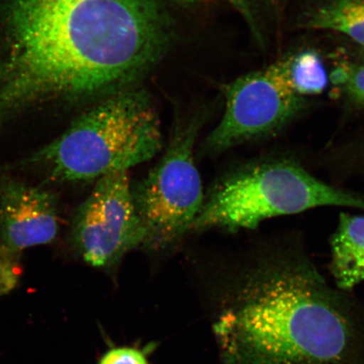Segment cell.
Listing matches in <instances>:
<instances>
[{"mask_svg": "<svg viewBox=\"0 0 364 364\" xmlns=\"http://www.w3.org/2000/svg\"><path fill=\"white\" fill-rule=\"evenodd\" d=\"M171 39L166 0H0V127L122 90Z\"/></svg>", "mask_w": 364, "mask_h": 364, "instance_id": "1", "label": "cell"}, {"mask_svg": "<svg viewBox=\"0 0 364 364\" xmlns=\"http://www.w3.org/2000/svg\"><path fill=\"white\" fill-rule=\"evenodd\" d=\"M215 325L228 364H353L358 303L331 286L297 231L255 235L228 269Z\"/></svg>", "mask_w": 364, "mask_h": 364, "instance_id": "2", "label": "cell"}, {"mask_svg": "<svg viewBox=\"0 0 364 364\" xmlns=\"http://www.w3.org/2000/svg\"><path fill=\"white\" fill-rule=\"evenodd\" d=\"M323 207L364 211V194L318 178L294 154H262L236 164L217 180L192 230L256 231L270 218Z\"/></svg>", "mask_w": 364, "mask_h": 364, "instance_id": "3", "label": "cell"}, {"mask_svg": "<svg viewBox=\"0 0 364 364\" xmlns=\"http://www.w3.org/2000/svg\"><path fill=\"white\" fill-rule=\"evenodd\" d=\"M163 146L161 120L144 90H120L82 113L26 164L61 182L97 181L150 161Z\"/></svg>", "mask_w": 364, "mask_h": 364, "instance_id": "4", "label": "cell"}, {"mask_svg": "<svg viewBox=\"0 0 364 364\" xmlns=\"http://www.w3.org/2000/svg\"><path fill=\"white\" fill-rule=\"evenodd\" d=\"M200 122H177L161 161L132 188L135 208L145 230L144 247H169L193 229L205 196L194 161Z\"/></svg>", "mask_w": 364, "mask_h": 364, "instance_id": "5", "label": "cell"}, {"mask_svg": "<svg viewBox=\"0 0 364 364\" xmlns=\"http://www.w3.org/2000/svg\"><path fill=\"white\" fill-rule=\"evenodd\" d=\"M223 91L224 116L203 146L208 156L279 134L306 102L290 83L286 58L240 76L224 85Z\"/></svg>", "mask_w": 364, "mask_h": 364, "instance_id": "6", "label": "cell"}, {"mask_svg": "<svg viewBox=\"0 0 364 364\" xmlns=\"http://www.w3.org/2000/svg\"><path fill=\"white\" fill-rule=\"evenodd\" d=\"M144 239L129 171L113 172L98 179L73 217V248L89 265L109 268L144 245Z\"/></svg>", "mask_w": 364, "mask_h": 364, "instance_id": "7", "label": "cell"}, {"mask_svg": "<svg viewBox=\"0 0 364 364\" xmlns=\"http://www.w3.org/2000/svg\"><path fill=\"white\" fill-rule=\"evenodd\" d=\"M58 232L56 195L0 171V252L52 242Z\"/></svg>", "mask_w": 364, "mask_h": 364, "instance_id": "8", "label": "cell"}, {"mask_svg": "<svg viewBox=\"0 0 364 364\" xmlns=\"http://www.w3.org/2000/svg\"><path fill=\"white\" fill-rule=\"evenodd\" d=\"M330 250V272L336 288L348 293L363 283L364 216L340 213Z\"/></svg>", "mask_w": 364, "mask_h": 364, "instance_id": "9", "label": "cell"}, {"mask_svg": "<svg viewBox=\"0 0 364 364\" xmlns=\"http://www.w3.org/2000/svg\"><path fill=\"white\" fill-rule=\"evenodd\" d=\"M304 26L343 34L364 48V0H322L306 14Z\"/></svg>", "mask_w": 364, "mask_h": 364, "instance_id": "10", "label": "cell"}, {"mask_svg": "<svg viewBox=\"0 0 364 364\" xmlns=\"http://www.w3.org/2000/svg\"><path fill=\"white\" fill-rule=\"evenodd\" d=\"M290 83L304 97L323 92L328 84L324 63L316 52L304 51L286 57Z\"/></svg>", "mask_w": 364, "mask_h": 364, "instance_id": "11", "label": "cell"}, {"mask_svg": "<svg viewBox=\"0 0 364 364\" xmlns=\"http://www.w3.org/2000/svg\"><path fill=\"white\" fill-rule=\"evenodd\" d=\"M323 171L335 181L364 178V140L343 156L323 161Z\"/></svg>", "mask_w": 364, "mask_h": 364, "instance_id": "12", "label": "cell"}, {"mask_svg": "<svg viewBox=\"0 0 364 364\" xmlns=\"http://www.w3.org/2000/svg\"><path fill=\"white\" fill-rule=\"evenodd\" d=\"M332 80L353 102L364 107V65H341L332 74Z\"/></svg>", "mask_w": 364, "mask_h": 364, "instance_id": "13", "label": "cell"}, {"mask_svg": "<svg viewBox=\"0 0 364 364\" xmlns=\"http://www.w3.org/2000/svg\"><path fill=\"white\" fill-rule=\"evenodd\" d=\"M17 257L18 255L0 252V296L11 292L20 280Z\"/></svg>", "mask_w": 364, "mask_h": 364, "instance_id": "14", "label": "cell"}, {"mask_svg": "<svg viewBox=\"0 0 364 364\" xmlns=\"http://www.w3.org/2000/svg\"><path fill=\"white\" fill-rule=\"evenodd\" d=\"M100 364H149L144 355L131 348H117L104 355Z\"/></svg>", "mask_w": 364, "mask_h": 364, "instance_id": "15", "label": "cell"}, {"mask_svg": "<svg viewBox=\"0 0 364 364\" xmlns=\"http://www.w3.org/2000/svg\"><path fill=\"white\" fill-rule=\"evenodd\" d=\"M181 1L186 4H193L203 1V0H181ZM225 1L230 4L243 16L245 21L252 27L253 33H256L257 38H258L260 34L258 33L257 12L261 0H225Z\"/></svg>", "mask_w": 364, "mask_h": 364, "instance_id": "16", "label": "cell"}]
</instances>
